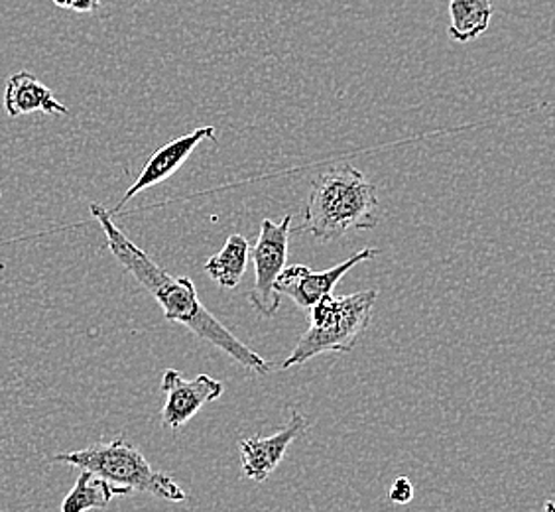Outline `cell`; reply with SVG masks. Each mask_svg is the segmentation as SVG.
Returning <instances> with one entry per match:
<instances>
[{
    "label": "cell",
    "instance_id": "cell-11",
    "mask_svg": "<svg viewBox=\"0 0 555 512\" xmlns=\"http://www.w3.org/2000/svg\"><path fill=\"white\" fill-rule=\"evenodd\" d=\"M494 14L492 0H449V36L455 42L467 43L489 30Z\"/></svg>",
    "mask_w": 555,
    "mask_h": 512
},
{
    "label": "cell",
    "instance_id": "cell-14",
    "mask_svg": "<svg viewBox=\"0 0 555 512\" xmlns=\"http://www.w3.org/2000/svg\"><path fill=\"white\" fill-rule=\"evenodd\" d=\"M388 499L395 504H408V502L414 499V485L408 477H396L390 492H388Z\"/></svg>",
    "mask_w": 555,
    "mask_h": 512
},
{
    "label": "cell",
    "instance_id": "cell-3",
    "mask_svg": "<svg viewBox=\"0 0 555 512\" xmlns=\"http://www.w3.org/2000/svg\"><path fill=\"white\" fill-rule=\"evenodd\" d=\"M376 298V290H361L349 296H323L311 306L310 328L299 337L282 369L308 363L323 353L352 351L371 325Z\"/></svg>",
    "mask_w": 555,
    "mask_h": 512
},
{
    "label": "cell",
    "instance_id": "cell-2",
    "mask_svg": "<svg viewBox=\"0 0 555 512\" xmlns=\"http://www.w3.org/2000/svg\"><path fill=\"white\" fill-rule=\"evenodd\" d=\"M378 214L380 202L373 183L351 164H339L311 182L304 225L296 233L330 243L349 231H371L378 225Z\"/></svg>",
    "mask_w": 555,
    "mask_h": 512
},
{
    "label": "cell",
    "instance_id": "cell-5",
    "mask_svg": "<svg viewBox=\"0 0 555 512\" xmlns=\"http://www.w3.org/2000/svg\"><path fill=\"white\" fill-rule=\"evenodd\" d=\"M289 227L292 215H284L278 223L264 219L260 225L257 245L250 251L255 263V286L248 292L253 308L264 316H276L282 304V296L274 290L276 278L286 267L288 256Z\"/></svg>",
    "mask_w": 555,
    "mask_h": 512
},
{
    "label": "cell",
    "instance_id": "cell-7",
    "mask_svg": "<svg viewBox=\"0 0 555 512\" xmlns=\"http://www.w3.org/2000/svg\"><path fill=\"white\" fill-rule=\"evenodd\" d=\"M162 393L166 395L162 424L176 432L185 426L205 405L215 402L223 395V383L211 379L209 374H199L188 381L180 371L168 369L162 376Z\"/></svg>",
    "mask_w": 555,
    "mask_h": 512
},
{
    "label": "cell",
    "instance_id": "cell-13",
    "mask_svg": "<svg viewBox=\"0 0 555 512\" xmlns=\"http://www.w3.org/2000/svg\"><path fill=\"white\" fill-rule=\"evenodd\" d=\"M250 258V245L245 236L231 235L223 248L205 263V272L214 278L219 286L233 290L238 286L241 278L245 277Z\"/></svg>",
    "mask_w": 555,
    "mask_h": 512
},
{
    "label": "cell",
    "instance_id": "cell-9",
    "mask_svg": "<svg viewBox=\"0 0 555 512\" xmlns=\"http://www.w3.org/2000/svg\"><path fill=\"white\" fill-rule=\"evenodd\" d=\"M308 430V420L299 412H292L288 424L268 438H246L238 444L243 473L255 483L264 481L276 471L289 446L301 438Z\"/></svg>",
    "mask_w": 555,
    "mask_h": 512
},
{
    "label": "cell",
    "instance_id": "cell-12",
    "mask_svg": "<svg viewBox=\"0 0 555 512\" xmlns=\"http://www.w3.org/2000/svg\"><path fill=\"white\" fill-rule=\"evenodd\" d=\"M79 477L75 481L74 489L62 502V512H87L95 509H107L108 502L117 495H129L130 489L117 487L108 481L101 479L91 471L79 470Z\"/></svg>",
    "mask_w": 555,
    "mask_h": 512
},
{
    "label": "cell",
    "instance_id": "cell-15",
    "mask_svg": "<svg viewBox=\"0 0 555 512\" xmlns=\"http://www.w3.org/2000/svg\"><path fill=\"white\" fill-rule=\"evenodd\" d=\"M105 0H72L69 11L75 12H93L103 4Z\"/></svg>",
    "mask_w": 555,
    "mask_h": 512
},
{
    "label": "cell",
    "instance_id": "cell-6",
    "mask_svg": "<svg viewBox=\"0 0 555 512\" xmlns=\"http://www.w3.org/2000/svg\"><path fill=\"white\" fill-rule=\"evenodd\" d=\"M376 255H378L376 248H363V251L354 253L351 258L343 260L341 265H335V267L321 270V272H313L306 265L284 267V270L278 274L274 290L280 296H288L301 310H310L311 306H315L323 296L333 294L335 286L341 282V278L351 268L371 260Z\"/></svg>",
    "mask_w": 555,
    "mask_h": 512
},
{
    "label": "cell",
    "instance_id": "cell-10",
    "mask_svg": "<svg viewBox=\"0 0 555 512\" xmlns=\"http://www.w3.org/2000/svg\"><path fill=\"white\" fill-rule=\"evenodd\" d=\"M4 111L12 118L33 113L69 115V108L55 99L54 91L30 72L11 75L4 87Z\"/></svg>",
    "mask_w": 555,
    "mask_h": 512
},
{
    "label": "cell",
    "instance_id": "cell-4",
    "mask_svg": "<svg viewBox=\"0 0 555 512\" xmlns=\"http://www.w3.org/2000/svg\"><path fill=\"white\" fill-rule=\"evenodd\" d=\"M50 463H65L77 470L91 471L96 477L108 481L117 487L130 491L149 492L158 499L170 502H183L188 495L182 487L171 479L168 473L152 470L149 459L142 456L125 438L113 441H99L79 451L57 453L48 458Z\"/></svg>",
    "mask_w": 555,
    "mask_h": 512
},
{
    "label": "cell",
    "instance_id": "cell-8",
    "mask_svg": "<svg viewBox=\"0 0 555 512\" xmlns=\"http://www.w3.org/2000/svg\"><path fill=\"white\" fill-rule=\"evenodd\" d=\"M215 139H217V130H215V127H199L195 128L190 135H183V137H178V139L166 142L162 149L156 150V152L150 156V161L144 164V168L140 171L137 182L130 185L127 193L122 195V200L118 202L117 207L111 209L108 214L115 217V215L122 212V207H125L132 197H137L139 193L146 192V190H150V188L156 185V183L166 182L168 178H171L176 171L182 168L183 164L188 162V158L192 156L193 150L197 149L205 140Z\"/></svg>",
    "mask_w": 555,
    "mask_h": 512
},
{
    "label": "cell",
    "instance_id": "cell-1",
    "mask_svg": "<svg viewBox=\"0 0 555 512\" xmlns=\"http://www.w3.org/2000/svg\"><path fill=\"white\" fill-rule=\"evenodd\" d=\"M89 212L107 236L108 251L125 270H129L130 274L139 280L142 289L149 290L160 304L166 320L182 323L199 340L211 343L217 349L227 353L235 363L243 364L257 374H268L272 371L267 359H262L257 351H253L248 345L236 340L235 335L205 308L197 296L192 278H173L158 263H154L146 251L134 245L129 236L118 229V225L113 221V215L108 214V209L101 203H91Z\"/></svg>",
    "mask_w": 555,
    "mask_h": 512
}]
</instances>
